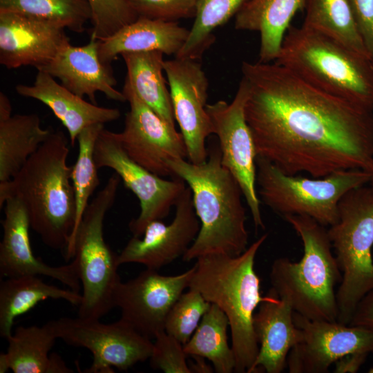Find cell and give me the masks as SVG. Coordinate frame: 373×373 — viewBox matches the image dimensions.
<instances>
[{
  "mask_svg": "<svg viewBox=\"0 0 373 373\" xmlns=\"http://www.w3.org/2000/svg\"><path fill=\"white\" fill-rule=\"evenodd\" d=\"M37 114H16L0 119V182L11 180L49 137Z\"/></svg>",
  "mask_w": 373,
  "mask_h": 373,
  "instance_id": "27",
  "label": "cell"
},
{
  "mask_svg": "<svg viewBox=\"0 0 373 373\" xmlns=\"http://www.w3.org/2000/svg\"><path fill=\"white\" fill-rule=\"evenodd\" d=\"M12 106L8 96L0 92V119L11 116Z\"/></svg>",
  "mask_w": 373,
  "mask_h": 373,
  "instance_id": "42",
  "label": "cell"
},
{
  "mask_svg": "<svg viewBox=\"0 0 373 373\" xmlns=\"http://www.w3.org/2000/svg\"><path fill=\"white\" fill-rule=\"evenodd\" d=\"M350 325L362 326L373 330V290L358 303Z\"/></svg>",
  "mask_w": 373,
  "mask_h": 373,
  "instance_id": "39",
  "label": "cell"
},
{
  "mask_svg": "<svg viewBox=\"0 0 373 373\" xmlns=\"http://www.w3.org/2000/svg\"><path fill=\"white\" fill-rule=\"evenodd\" d=\"M193 267L174 276L162 275L146 269L135 278L120 283L114 297L121 318L144 336L154 339L164 330L167 315L173 304L189 287Z\"/></svg>",
  "mask_w": 373,
  "mask_h": 373,
  "instance_id": "15",
  "label": "cell"
},
{
  "mask_svg": "<svg viewBox=\"0 0 373 373\" xmlns=\"http://www.w3.org/2000/svg\"><path fill=\"white\" fill-rule=\"evenodd\" d=\"M4 213L5 218L1 222L3 238L0 243L1 277L44 276L80 292L82 285L75 260L68 265L50 266L35 256L29 236L31 229L29 218L22 202L17 198L7 199Z\"/></svg>",
  "mask_w": 373,
  "mask_h": 373,
  "instance_id": "19",
  "label": "cell"
},
{
  "mask_svg": "<svg viewBox=\"0 0 373 373\" xmlns=\"http://www.w3.org/2000/svg\"><path fill=\"white\" fill-rule=\"evenodd\" d=\"M68 153L64 133L52 131L14 178L0 182V208L10 198L19 199L28 212L30 228L42 242L64 251L76 216Z\"/></svg>",
  "mask_w": 373,
  "mask_h": 373,
  "instance_id": "2",
  "label": "cell"
},
{
  "mask_svg": "<svg viewBox=\"0 0 373 373\" xmlns=\"http://www.w3.org/2000/svg\"><path fill=\"white\" fill-rule=\"evenodd\" d=\"M211 305L198 291L189 289L181 294L170 309L164 330L185 345Z\"/></svg>",
  "mask_w": 373,
  "mask_h": 373,
  "instance_id": "34",
  "label": "cell"
},
{
  "mask_svg": "<svg viewBox=\"0 0 373 373\" xmlns=\"http://www.w3.org/2000/svg\"><path fill=\"white\" fill-rule=\"evenodd\" d=\"M207 149L208 157L202 164L183 159L168 162L174 175L190 188L200 222L197 237L182 256L186 262L212 254L236 256L248 247L240 186L222 164L219 145L213 144Z\"/></svg>",
  "mask_w": 373,
  "mask_h": 373,
  "instance_id": "3",
  "label": "cell"
},
{
  "mask_svg": "<svg viewBox=\"0 0 373 373\" xmlns=\"http://www.w3.org/2000/svg\"><path fill=\"white\" fill-rule=\"evenodd\" d=\"M56 339L48 323L41 327H17L6 339V352L0 354V372L9 370L15 373L73 372L59 355L50 354Z\"/></svg>",
  "mask_w": 373,
  "mask_h": 373,
  "instance_id": "25",
  "label": "cell"
},
{
  "mask_svg": "<svg viewBox=\"0 0 373 373\" xmlns=\"http://www.w3.org/2000/svg\"><path fill=\"white\" fill-rule=\"evenodd\" d=\"M368 353L355 352L345 355L334 363L335 373H355L365 361Z\"/></svg>",
  "mask_w": 373,
  "mask_h": 373,
  "instance_id": "40",
  "label": "cell"
},
{
  "mask_svg": "<svg viewBox=\"0 0 373 373\" xmlns=\"http://www.w3.org/2000/svg\"><path fill=\"white\" fill-rule=\"evenodd\" d=\"M125 79L137 96L158 115L175 126L170 91L163 75L164 54L160 51L124 52Z\"/></svg>",
  "mask_w": 373,
  "mask_h": 373,
  "instance_id": "28",
  "label": "cell"
},
{
  "mask_svg": "<svg viewBox=\"0 0 373 373\" xmlns=\"http://www.w3.org/2000/svg\"><path fill=\"white\" fill-rule=\"evenodd\" d=\"M189 35V30L178 21L139 17L111 36L99 39L98 54L100 60L109 65L124 52L157 50L175 57Z\"/></svg>",
  "mask_w": 373,
  "mask_h": 373,
  "instance_id": "23",
  "label": "cell"
},
{
  "mask_svg": "<svg viewBox=\"0 0 373 373\" xmlns=\"http://www.w3.org/2000/svg\"><path fill=\"white\" fill-rule=\"evenodd\" d=\"M366 48L373 62V0H349Z\"/></svg>",
  "mask_w": 373,
  "mask_h": 373,
  "instance_id": "38",
  "label": "cell"
},
{
  "mask_svg": "<svg viewBox=\"0 0 373 373\" xmlns=\"http://www.w3.org/2000/svg\"><path fill=\"white\" fill-rule=\"evenodd\" d=\"M104 128L103 124H93L85 128L77 136L78 155L75 164L72 166L71 172L76 216L68 246L74 238L84 213L89 204V198L99 184L94 151L98 135Z\"/></svg>",
  "mask_w": 373,
  "mask_h": 373,
  "instance_id": "32",
  "label": "cell"
},
{
  "mask_svg": "<svg viewBox=\"0 0 373 373\" xmlns=\"http://www.w3.org/2000/svg\"><path fill=\"white\" fill-rule=\"evenodd\" d=\"M94 157L98 169H113L139 200L140 214L128 224L133 236H141L150 222L166 218L187 186L179 177L166 180L137 164L123 149L117 133L104 128L97 139Z\"/></svg>",
  "mask_w": 373,
  "mask_h": 373,
  "instance_id": "11",
  "label": "cell"
},
{
  "mask_svg": "<svg viewBox=\"0 0 373 373\" xmlns=\"http://www.w3.org/2000/svg\"><path fill=\"white\" fill-rule=\"evenodd\" d=\"M228 318L222 310L211 303L193 335L184 345L187 356H200L209 360L217 373L234 372L236 358L228 343Z\"/></svg>",
  "mask_w": 373,
  "mask_h": 373,
  "instance_id": "30",
  "label": "cell"
},
{
  "mask_svg": "<svg viewBox=\"0 0 373 373\" xmlns=\"http://www.w3.org/2000/svg\"><path fill=\"white\" fill-rule=\"evenodd\" d=\"M138 17L165 21L195 18L198 0H130Z\"/></svg>",
  "mask_w": 373,
  "mask_h": 373,
  "instance_id": "37",
  "label": "cell"
},
{
  "mask_svg": "<svg viewBox=\"0 0 373 373\" xmlns=\"http://www.w3.org/2000/svg\"><path fill=\"white\" fill-rule=\"evenodd\" d=\"M248 88L241 79L231 101L207 104L212 134L217 136L222 164L238 182L256 229H265L256 189V152L245 113Z\"/></svg>",
  "mask_w": 373,
  "mask_h": 373,
  "instance_id": "12",
  "label": "cell"
},
{
  "mask_svg": "<svg viewBox=\"0 0 373 373\" xmlns=\"http://www.w3.org/2000/svg\"><path fill=\"white\" fill-rule=\"evenodd\" d=\"M368 372L373 373V367H372L369 370Z\"/></svg>",
  "mask_w": 373,
  "mask_h": 373,
  "instance_id": "44",
  "label": "cell"
},
{
  "mask_svg": "<svg viewBox=\"0 0 373 373\" xmlns=\"http://www.w3.org/2000/svg\"><path fill=\"white\" fill-rule=\"evenodd\" d=\"M128 1H130V0H128Z\"/></svg>",
  "mask_w": 373,
  "mask_h": 373,
  "instance_id": "45",
  "label": "cell"
},
{
  "mask_svg": "<svg viewBox=\"0 0 373 373\" xmlns=\"http://www.w3.org/2000/svg\"><path fill=\"white\" fill-rule=\"evenodd\" d=\"M342 272L336 290L338 322L350 324L357 305L373 290V189H352L338 204L336 222L327 229Z\"/></svg>",
  "mask_w": 373,
  "mask_h": 373,
  "instance_id": "8",
  "label": "cell"
},
{
  "mask_svg": "<svg viewBox=\"0 0 373 373\" xmlns=\"http://www.w3.org/2000/svg\"><path fill=\"white\" fill-rule=\"evenodd\" d=\"M121 179L113 174L89 202L71 243L65 251L67 260L77 264L82 289L78 316L99 320L115 307L114 297L122 282L118 254L106 243L104 221L115 201Z\"/></svg>",
  "mask_w": 373,
  "mask_h": 373,
  "instance_id": "7",
  "label": "cell"
},
{
  "mask_svg": "<svg viewBox=\"0 0 373 373\" xmlns=\"http://www.w3.org/2000/svg\"><path fill=\"white\" fill-rule=\"evenodd\" d=\"M256 164L260 202L283 217L307 216L325 227L338 220L342 198L352 189L368 184L370 179V173L361 169L341 170L312 179L287 175L258 156Z\"/></svg>",
  "mask_w": 373,
  "mask_h": 373,
  "instance_id": "9",
  "label": "cell"
},
{
  "mask_svg": "<svg viewBox=\"0 0 373 373\" xmlns=\"http://www.w3.org/2000/svg\"><path fill=\"white\" fill-rule=\"evenodd\" d=\"M41 276L27 275L7 278L0 283V335L7 339L20 316L47 299H61L79 306L82 293L45 283Z\"/></svg>",
  "mask_w": 373,
  "mask_h": 373,
  "instance_id": "26",
  "label": "cell"
},
{
  "mask_svg": "<svg viewBox=\"0 0 373 373\" xmlns=\"http://www.w3.org/2000/svg\"><path fill=\"white\" fill-rule=\"evenodd\" d=\"M57 338L93 354L87 373L113 372V367L126 370L149 359L153 343L125 321L102 323L97 319L61 317L48 322Z\"/></svg>",
  "mask_w": 373,
  "mask_h": 373,
  "instance_id": "10",
  "label": "cell"
},
{
  "mask_svg": "<svg viewBox=\"0 0 373 373\" xmlns=\"http://www.w3.org/2000/svg\"><path fill=\"white\" fill-rule=\"evenodd\" d=\"M149 358L152 368L166 373H191L184 345L165 330L155 338Z\"/></svg>",
  "mask_w": 373,
  "mask_h": 373,
  "instance_id": "36",
  "label": "cell"
},
{
  "mask_svg": "<svg viewBox=\"0 0 373 373\" xmlns=\"http://www.w3.org/2000/svg\"><path fill=\"white\" fill-rule=\"evenodd\" d=\"M370 179L369 181V184L371 188L373 189V163H372V166L370 171Z\"/></svg>",
  "mask_w": 373,
  "mask_h": 373,
  "instance_id": "43",
  "label": "cell"
},
{
  "mask_svg": "<svg viewBox=\"0 0 373 373\" xmlns=\"http://www.w3.org/2000/svg\"><path fill=\"white\" fill-rule=\"evenodd\" d=\"M3 10L53 21L77 33L83 32L93 17L88 0H0Z\"/></svg>",
  "mask_w": 373,
  "mask_h": 373,
  "instance_id": "33",
  "label": "cell"
},
{
  "mask_svg": "<svg viewBox=\"0 0 373 373\" xmlns=\"http://www.w3.org/2000/svg\"><path fill=\"white\" fill-rule=\"evenodd\" d=\"M62 26L31 15L0 11V64L8 69L49 63L70 43Z\"/></svg>",
  "mask_w": 373,
  "mask_h": 373,
  "instance_id": "18",
  "label": "cell"
},
{
  "mask_svg": "<svg viewBox=\"0 0 373 373\" xmlns=\"http://www.w3.org/2000/svg\"><path fill=\"white\" fill-rule=\"evenodd\" d=\"M263 234L240 255L212 254L196 260L189 289L198 291L226 314L231 329V347L236 358L234 372H247L259 350L254 329L255 310L271 298L261 295L260 279L255 259L267 238Z\"/></svg>",
  "mask_w": 373,
  "mask_h": 373,
  "instance_id": "4",
  "label": "cell"
},
{
  "mask_svg": "<svg viewBox=\"0 0 373 373\" xmlns=\"http://www.w3.org/2000/svg\"><path fill=\"white\" fill-rule=\"evenodd\" d=\"M303 339L287 356L290 373H327L334 363L349 354L373 353V330L338 321H314L294 312Z\"/></svg>",
  "mask_w": 373,
  "mask_h": 373,
  "instance_id": "16",
  "label": "cell"
},
{
  "mask_svg": "<svg viewBox=\"0 0 373 373\" xmlns=\"http://www.w3.org/2000/svg\"><path fill=\"white\" fill-rule=\"evenodd\" d=\"M245 113L256 155L294 175L368 171L373 112L327 94L273 62L243 61Z\"/></svg>",
  "mask_w": 373,
  "mask_h": 373,
  "instance_id": "1",
  "label": "cell"
},
{
  "mask_svg": "<svg viewBox=\"0 0 373 373\" xmlns=\"http://www.w3.org/2000/svg\"><path fill=\"white\" fill-rule=\"evenodd\" d=\"M99 39L90 35L89 42L82 46L67 44L49 63L37 69L54 78L77 95H86L97 104L95 93H103L112 100L124 102L122 93L115 89L117 80L112 67L104 64L98 54Z\"/></svg>",
  "mask_w": 373,
  "mask_h": 373,
  "instance_id": "20",
  "label": "cell"
},
{
  "mask_svg": "<svg viewBox=\"0 0 373 373\" xmlns=\"http://www.w3.org/2000/svg\"><path fill=\"white\" fill-rule=\"evenodd\" d=\"M306 0H245L237 13L234 28L259 32V61H274L280 51L290 22L304 10Z\"/></svg>",
  "mask_w": 373,
  "mask_h": 373,
  "instance_id": "24",
  "label": "cell"
},
{
  "mask_svg": "<svg viewBox=\"0 0 373 373\" xmlns=\"http://www.w3.org/2000/svg\"><path fill=\"white\" fill-rule=\"evenodd\" d=\"M93 17L90 35L106 39L139 17L128 0H88Z\"/></svg>",
  "mask_w": 373,
  "mask_h": 373,
  "instance_id": "35",
  "label": "cell"
},
{
  "mask_svg": "<svg viewBox=\"0 0 373 373\" xmlns=\"http://www.w3.org/2000/svg\"><path fill=\"white\" fill-rule=\"evenodd\" d=\"M175 122L187 151V160L202 164L208 157L207 138L212 127L207 112L209 81L198 60L175 57L164 60Z\"/></svg>",
  "mask_w": 373,
  "mask_h": 373,
  "instance_id": "14",
  "label": "cell"
},
{
  "mask_svg": "<svg viewBox=\"0 0 373 373\" xmlns=\"http://www.w3.org/2000/svg\"><path fill=\"white\" fill-rule=\"evenodd\" d=\"M245 0H198L189 37L175 56L198 60L214 42L213 30L235 16Z\"/></svg>",
  "mask_w": 373,
  "mask_h": 373,
  "instance_id": "31",
  "label": "cell"
},
{
  "mask_svg": "<svg viewBox=\"0 0 373 373\" xmlns=\"http://www.w3.org/2000/svg\"><path fill=\"white\" fill-rule=\"evenodd\" d=\"M300 238L303 256L298 262L286 257L271 264V289L294 311L314 321H338L336 285L342 272L325 227L307 216H283Z\"/></svg>",
  "mask_w": 373,
  "mask_h": 373,
  "instance_id": "5",
  "label": "cell"
},
{
  "mask_svg": "<svg viewBox=\"0 0 373 373\" xmlns=\"http://www.w3.org/2000/svg\"><path fill=\"white\" fill-rule=\"evenodd\" d=\"M122 91L130 106L124 129L117 133L123 149L132 160L153 173L164 178H175L168 162L187 160L182 133L146 105L126 79Z\"/></svg>",
  "mask_w": 373,
  "mask_h": 373,
  "instance_id": "13",
  "label": "cell"
},
{
  "mask_svg": "<svg viewBox=\"0 0 373 373\" xmlns=\"http://www.w3.org/2000/svg\"><path fill=\"white\" fill-rule=\"evenodd\" d=\"M15 90L23 97L46 105L68 131L72 146L85 128L113 122L121 116L118 108L101 107L85 101L43 70H37L33 84H17Z\"/></svg>",
  "mask_w": 373,
  "mask_h": 373,
  "instance_id": "22",
  "label": "cell"
},
{
  "mask_svg": "<svg viewBox=\"0 0 373 373\" xmlns=\"http://www.w3.org/2000/svg\"><path fill=\"white\" fill-rule=\"evenodd\" d=\"M193 359L188 363L191 373H212L214 371L213 365L207 363L204 357L200 356H190Z\"/></svg>",
  "mask_w": 373,
  "mask_h": 373,
  "instance_id": "41",
  "label": "cell"
},
{
  "mask_svg": "<svg viewBox=\"0 0 373 373\" xmlns=\"http://www.w3.org/2000/svg\"><path fill=\"white\" fill-rule=\"evenodd\" d=\"M271 298L260 303L253 325L259 350L248 373H281L287 367L291 348L303 339V332L294 321V309L272 289Z\"/></svg>",
  "mask_w": 373,
  "mask_h": 373,
  "instance_id": "21",
  "label": "cell"
},
{
  "mask_svg": "<svg viewBox=\"0 0 373 373\" xmlns=\"http://www.w3.org/2000/svg\"><path fill=\"white\" fill-rule=\"evenodd\" d=\"M312 86L373 112V62L303 26H290L274 61Z\"/></svg>",
  "mask_w": 373,
  "mask_h": 373,
  "instance_id": "6",
  "label": "cell"
},
{
  "mask_svg": "<svg viewBox=\"0 0 373 373\" xmlns=\"http://www.w3.org/2000/svg\"><path fill=\"white\" fill-rule=\"evenodd\" d=\"M200 229L191 191L186 186L175 204L172 222L169 224L161 220L150 222L141 236H133L128 240L118 254L119 264L138 263L147 269L158 270L183 256Z\"/></svg>",
  "mask_w": 373,
  "mask_h": 373,
  "instance_id": "17",
  "label": "cell"
},
{
  "mask_svg": "<svg viewBox=\"0 0 373 373\" xmlns=\"http://www.w3.org/2000/svg\"><path fill=\"white\" fill-rule=\"evenodd\" d=\"M304 10L305 15L302 26L324 35L371 59L349 0H306Z\"/></svg>",
  "mask_w": 373,
  "mask_h": 373,
  "instance_id": "29",
  "label": "cell"
}]
</instances>
